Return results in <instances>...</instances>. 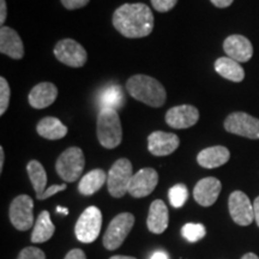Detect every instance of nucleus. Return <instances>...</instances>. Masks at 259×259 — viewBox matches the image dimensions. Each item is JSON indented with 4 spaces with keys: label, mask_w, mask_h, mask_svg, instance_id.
<instances>
[{
    "label": "nucleus",
    "mask_w": 259,
    "mask_h": 259,
    "mask_svg": "<svg viewBox=\"0 0 259 259\" xmlns=\"http://www.w3.org/2000/svg\"><path fill=\"white\" fill-rule=\"evenodd\" d=\"M229 157H231V153L228 149L222 145H215V147L206 148L200 151L197 156V162L203 168L211 169V168H218L226 164L229 161Z\"/></svg>",
    "instance_id": "nucleus-20"
},
{
    "label": "nucleus",
    "mask_w": 259,
    "mask_h": 259,
    "mask_svg": "<svg viewBox=\"0 0 259 259\" xmlns=\"http://www.w3.org/2000/svg\"><path fill=\"white\" fill-rule=\"evenodd\" d=\"M54 56L60 63L71 67H82L88 59L84 47L72 38H65L58 42L54 47Z\"/></svg>",
    "instance_id": "nucleus-10"
},
{
    "label": "nucleus",
    "mask_w": 259,
    "mask_h": 259,
    "mask_svg": "<svg viewBox=\"0 0 259 259\" xmlns=\"http://www.w3.org/2000/svg\"><path fill=\"white\" fill-rule=\"evenodd\" d=\"M57 211L58 212H63L64 213V215H67V213H69V210H67L66 208H61V206H58V208H57Z\"/></svg>",
    "instance_id": "nucleus-42"
},
{
    "label": "nucleus",
    "mask_w": 259,
    "mask_h": 259,
    "mask_svg": "<svg viewBox=\"0 0 259 259\" xmlns=\"http://www.w3.org/2000/svg\"><path fill=\"white\" fill-rule=\"evenodd\" d=\"M97 138L106 149H114L121 143V122L118 112L114 109H100L97 114Z\"/></svg>",
    "instance_id": "nucleus-3"
},
{
    "label": "nucleus",
    "mask_w": 259,
    "mask_h": 259,
    "mask_svg": "<svg viewBox=\"0 0 259 259\" xmlns=\"http://www.w3.org/2000/svg\"><path fill=\"white\" fill-rule=\"evenodd\" d=\"M10 221L18 231H28L34 225V202L27 194H21L10 205Z\"/></svg>",
    "instance_id": "nucleus-8"
},
{
    "label": "nucleus",
    "mask_w": 259,
    "mask_h": 259,
    "mask_svg": "<svg viewBox=\"0 0 259 259\" xmlns=\"http://www.w3.org/2000/svg\"><path fill=\"white\" fill-rule=\"evenodd\" d=\"M210 2H211L212 5H215L216 8L225 9V8H228V6H231L234 0H210Z\"/></svg>",
    "instance_id": "nucleus-36"
},
{
    "label": "nucleus",
    "mask_w": 259,
    "mask_h": 259,
    "mask_svg": "<svg viewBox=\"0 0 259 259\" xmlns=\"http://www.w3.org/2000/svg\"><path fill=\"white\" fill-rule=\"evenodd\" d=\"M135 225V216L130 212H121L116 215L109 223L103 235V246L109 251L119 248L127 238Z\"/></svg>",
    "instance_id": "nucleus-5"
},
{
    "label": "nucleus",
    "mask_w": 259,
    "mask_h": 259,
    "mask_svg": "<svg viewBox=\"0 0 259 259\" xmlns=\"http://www.w3.org/2000/svg\"><path fill=\"white\" fill-rule=\"evenodd\" d=\"M113 25L125 37H145L150 35L154 29L153 11L142 3L124 4L115 10Z\"/></svg>",
    "instance_id": "nucleus-1"
},
{
    "label": "nucleus",
    "mask_w": 259,
    "mask_h": 259,
    "mask_svg": "<svg viewBox=\"0 0 259 259\" xmlns=\"http://www.w3.org/2000/svg\"><path fill=\"white\" fill-rule=\"evenodd\" d=\"M107 174L102 169H94L82 177L78 184V191L83 196H92L96 193L103 184L107 183Z\"/></svg>",
    "instance_id": "nucleus-25"
},
{
    "label": "nucleus",
    "mask_w": 259,
    "mask_h": 259,
    "mask_svg": "<svg viewBox=\"0 0 259 259\" xmlns=\"http://www.w3.org/2000/svg\"><path fill=\"white\" fill-rule=\"evenodd\" d=\"M180 139L177 135L155 131L148 137V149L155 156H167L179 148Z\"/></svg>",
    "instance_id": "nucleus-14"
},
{
    "label": "nucleus",
    "mask_w": 259,
    "mask_h": 259,
    "mask_svg": "<svg viewBox=\"0 0 259 259\" xmlns=\"http://www.w3.org/2000/svg\"><path fill=\"white\" fill-rule=\"evenodd\" d=\"M241 259H259V257L254 253H246Z\"/></svg>",
    "instance_id": "nucleus-40"
},
{
    "label": "nucleus",
    "mask_w": 259,
    "mask_h": 259,
    "mask_svg": "<svg viewBox=\"0 0 259 259\" xmlns=\"http://www.w3.org/2000/svg\"><path fill=\"white\" fill-rule=\"evenodd\" d=\"M181 235L187 241L197 242L206 235V229L200 223H187L181 228Z\"/></svg>",
    "instance_id": "nucleus-28"
},
{
    "label": "nucleus",
    "mask_w": 259,
    "mask_h": 259,
    "mask_svg": "<svg viewBox=\"0 0 259 259\" xmlns=\"http://www.w3.org/2000/svg\"><path fill=\"white\" fill-rule=\"evenodd\" d=\"M56 232V227L51 220V213L46 211H42L35 222L34 231L31 233V241L34 244H42L46 242L53 236Z\"/></svg>",
    "instance_id": "nucleus-23"
},
{
    "label": "nucleus",
    "mask_w": 259,
    "mask_h": 259,
    "mask_svg": "<svg viewBox=\"0 0 259 259\" xmlns=\"http://www.w3.org/2000/svg\"><path fill=\"white\" fill-rule=\"evenodd\" d=\"M4 161H5L4 149H3V147H0V171H3V168H4Z\"/></svg>",
    "instance_id": "nucleus-39"
},
{
    "label": "nucleus",
    "mask_w": 259,
    "mask_h": 259,
    "mask_svg": "<svg viewBox=\"0 0 259 259\" xmlns=\"http://www.w3.org/2000/svg\"><path fill=\"white\" fill-rule=\"evenodd\" d=\"M0 52L12 59H22L24 56V46L18 32L3 25L0 29Z\"/></svg>",
    "instance_id": "nucleus-17"
},
{
    "label": "nucleus",
    "mask_w": 259,
    "mask_h": 259,
    "mask_svg": "<svg viewBox=\"0 0 259 259\" xmlns=\"http://www.w3.org/2000/svg\"><path fill=\"white\" fill-rule=\"evenodd\" d=\"M36 131L41 137L50 139V141H58L67 135L66 126L54 116H46L41 119L36 126Z\"/></svg>",
    "instance_id": "nucleus-21"
},
{
    "label": "nucleus",
    "mask_w": 259,
    "mask_h": 259,
    "mask_svg": "<svg viewBox=\"0 0 259 259\" xmlns=\"http://www.w3.org/2000/svg\"><path fill=\"white\" fill-rule=\"evenodd\" d=\"M225 128L229 134H234L250 139H259V119L247 113L235 112L227 116Z\"/></svg>",
    "instance_id": "nucleus-9"
},
{
    "label": "nucleus",
    "mask_w": 259,
    "mask_h": 259,
    "mask_svg": "<svg viewBox=\"0 0 259 259\" xmlns=\"http://www.w3.org/2000/svg\"><path fill=\"white\" fill-rule=\"evenodd\" d=\"M17 259H46V254L40 248L29 246L19 252Z\"/></svg>",
    "instance_id": "nucleus-30"
},
{
    "label": "nucleus",
    "mask_w": 259,
    "mask_h": 259,
    "mask_svg": "<svg viewBox=\"0 0 259 259\" xmlns=\"http://www.w3.org/2000/svg\"><path fill=\"white\" fill-rule=\"evenodd\" d=\"M253 211H254V220L259 227V197H257L253 203Z\"/></svg>",
    "instance_id": "nucleus-38"
},
{
    "label": "nucleus",
    "mask_w": 259,
    "mask_h": 259,
    "mask_svg": "<svg viewBox=\"0 0 259 259\" xmlns=\"http://www.w3.org/2000/svg\"><path fill=\"white\" fill-rule=\"evenodd\" d=\"M89 0H61V4L67 10H77L88 5Z\"/></svg>",
    "instance_id": "nucleus-33"
},
{
    "label": "nucleus",
    "mask_w": 259,
    "mask_h": 259,
    "mask_svg": "<svg viewBox=\"0 0 259 259\" xmlns=\"http://www.w3.org/2000/svg\"><path fill=\"white\" fill-rule=\"evenodd\" d=\"M170 205L173 208H183L185 205L187 198H189V190L184 184H177L168 192Z\"/></svg>",
    "instance_id": "nucleus-27"
},
{
    "label": "nucleus",
    "mask_w": 259,
    "mask_h": 259,
    "mask_svg": "<svg viewBox=\"0 0 259 259\" xmlns=\"http://www.w3.org/2000/svg\"><path fill=\"white\" fill-rule=\"evenodd\" d=\"M27 171L31 185L36 192V197L41 196L47 189V173L44 166L38 161L32 160L27 164Z\"/></svg>",
    "instance_id": "nucleus-26"
},
{
    "label": "nucleus",
    "mask_w": 259,
    "mask_h": 259,
    "mask_svg": "<svg viewBox=\"0 0 259 259\" xmlns=\"http://www.w3.org/2000/svg\"><path fill=\"white\" fill-rule=\"evenodd\" d=\"M64 190H66V184H61V185H52L51 187L46 189V191H45L41 196L36 197V198L40 200H45V199L50 198V197H52V196H54V194L61 192V191H64Z\"/></svg>",
    "instance_id": "nucleus-32"
},
{
    "label": "nucleus",
    "mask_w": 259,
    "mask_h": 259,
    "mask_svg": "<svg viewBox=\"0 0 259 259\" xmlns=\"http://www.w3.org/2000/svg\"><path fill=\"white\" fill-rule=\"evenodd\" d=\"M6 15H8V6H6V2L5 0H0V24L5 23Z\"/></svg>",
    "instance_id": "nucleus-35"
},
{
    "label": "nucleus",
    "mask_w": 259,
    "mask_h": 259,
    "mask_svg": "<svg viewBox=\"0 0 259 259\" xmlns=\"http://www.w3.org/2000/svg\"><path fill=\"white\" fill-rule=\"evenodd\" d=\"M84 154L82 149L72 147L66 149L63 154L58 157L56 162V169L58 176L66 183H73L78 180L84 169Z\"/></svg>",
    "instance_id": "nucleus-4"
},
{
    "label": "nucleus",
    "mask_w": 259,
    "mask_h": 259,
    "mask_svg": "<svg viewBox=\"0 0 259 259\" xmlns=\"http://www.w3.org/2000/svg\"><path fill=\"white\" fill-rule=\"evenodd\" d=\"M198 120L199 111L191 105L176 106L166 114V122L173 128H189Z\"/></svg>",
    "instance_id": "nucleus-13"
},
{
    "label": "nucleus",
    "mask_w": 259,
    "mask_h": 259,
    "mask_svg": "<svg viewBox=\"0 0 259 259\" xmlns=\"http://www.w3.org/2000/svg\"><path fill=\"white\" fill-rule=\"evenodd\" d=\"M99 105L101 109L109 108L116 111L121 108L125 105V94L121 87L118 84H111L102 89L99 96Z\"/></svg>",
    "instance_id": "nucleus-24"
},
{
    "label": "nucleus",
    "mask_w": 259,
    "mask_h": 259,
    "mask_svg": "<svg viewBox=\"0 0 259 259\" xmlns=\"http://www.w3.org/2000/svg\"><path fill=\"white\" fill-rule=\"evenodd\" d=\"M223 50L231 59L246 63L253 56V47L247 37L242 35H231L223 42Z\"/></svg>",
    "instance_id": "nucleus-15"
},
{
    "label": "nucleus",
    "mask_w": 259,
    "mask_h": 259,
    "mask_svg": "<svg viewBox=\"0 0 259 259\" xmlns=\"http://www.w3.org/2000/svg\"><path fill=\"white\" fill-rule=\"evenodd\" d=\"M178 0H151V5L158 12H168L177 5Z\"/></svg>",
    "instance_id": "nucleus-31"
},
{
    "label": "nucleus",
    "mask_w": 259,
    "mask_h": 259,
    "mask_svg": "<svg viewBox=\"0 0 259 259\" xmlns=\"http://www.w3.org/2000/svg\"><path fill=\"white\" fill-rule=\"evenodd\" d=\"M169 223V213L163 200L156 199L151 203L147 220L148 229L154 234H162Z\"/></svg>",
    "instance_id": "nucleus-19"
},
{
    "label": "nucleus",
    "mask_w": 259,
    "mask_h": 259,
    "mask_svg": "<svg viewBox=\"0 0 259 259\" xmlns=\"http://www.w3.org/2000/svg\"><path fill=\"white\" fill-rule=\"evenodd\" d=\"M127 93L134 99L150 107H161L167 99L166 89L153 77L135 74L126 83Z\"/></svg>",
    "instance_id": "nucleus-2"
},
{
    "label": "nucleus",
    "mask_w": 259,
    "mask_h": 259,
    "mask_svg": "<svg viewBox=\"0 0 259 259\" xmlns=\"http://www.w3.org/2000/svg\"><path fill=\"white\" fill-rule=\"evenodd\" d=\"M57 97V87L53 83L42 82L31 89V92L29 93L28 100L31 107L36 109H44L56 101Z\"/></svg>",
    "instance_id": "nucleus-18"
},
{
    "label": "nucleus",
    "mask_w": 259,
    "mask_h": 259,
    "mask_svg": "<svg viewBox=\"0 0 259 259\" xmlns=\"http://www.w3.org/2000/svg\"><path fill=\"white\" fill-rule=\"evenodd\" d=\"M109 259H137L135 257H128V255H113Z\"/></svg>",
    "instance_id": "nucleus-41"
},
{
    "label": "nucleus",
    "mask_w": 259,
    "mask_h": 259,
    "mask_svg": "<svg viewBox=\"0 0 259 259\" xmlns=\"http://www.w3.org/2000/svg\"><path fill=\"white\" fill-rule=\"evenodd\" d=\"M229 213L233 221L239 226H250L254 220L253 204L241 191H234L228 200Z\"/></svg>",
    "instance_id": "nucleus-11"
},
{
    "label": "nucleus",
    "mask_w": 259,
    "mask_h": 259,
    "mask_svg": "<svg viewBox=\"0 0 259 259\" xmlns=\"http://www.w3.org/2000/svg\"><path fill=\"white\" fill-rule=\"evenodd\" d=\"M158 183V174L154 168H143L134 174L128 186V193L135 198H143L153 193Z\"/></svg>",
    "instance_id": "nucleus-12"
},
{
    "label": "nucleus",
    "mask_w": 259,
    "mask_h": 259,
    "mask_svg": "<svg viewBox=\"0 0 259 259\" xmlns=\"http://www.w3.org/2000/svg\"><path fill=\"white\" fill-rule=\"evenodd\" d=\"M215 70L223 78L239 83L245 78V71L238 61L231 59L229 57L219 58L215 61Z\"/></svg>",
    "instance_id": "nucleus-22"
},
{
    "label": "nucleus",
    "mask_w": 259,
    "mask_h": 259,
    "mask_svg": "<svg viewBox=\"0 0 259 259\" xmlns=\"http://www.w3.org/2000/svg\"><path fill=\"white\" fill-rule=\"evenodd\" d=\"M150 259H169V255H168L166 251L158 250L155 251L154 253L150 255Z\"/></svg>",
    "instance_id": "nucleus-37"
},
{
    "label": "nucleus",
    "mask_w": 259,
    "mask_h": 259,
    "mask_svg": "<svg viewBox=\"0 0 259 259\" xmlns=\"http://www.w3.org/2000/svg\"><path fill=\"white\" fill-rule=\"evenodd\" d=\"M222 190L221 181L216 178L209 177L199 180L194 186L193 197L202 206H211L216 202Z\"/></svg>",
    "instance_id": "nucleus-16"
},
{
    "label": "nucleus",
    "mask_w": 259,
    "mask_h": 259,
    "mask_svg": "<svg viewBox=\"0 0 259 259\" xmlns=\"http://www.w3.org/2000/svg\"><path fill=\"white\" fill-rule=\"evenodd\" d=\"M102 213L96 206H89L82 212L74 226V234L80 242H94L101 232Z\"/></svg>",
    "instance_id": "nucleus-7"
},
{
    "label": "nucleus",
    "mask_w": 259,
    "mask_h": 259,
    "mask_svg": "<svg viewBox=\"0 0 259 259\" xmlns=\"http://www.w3.org/2000/svg\"><path fill=\"white\" fill-rule=\"evenodd\" d=\"M64 259H87V255L82 250H79V248H73V250H71L69 253L66 254V257Z\"/></svg>",
    "instance_id": "nucleus-34"
},
{
    "label": "nucleus",
    "mask_w": 259,
    "mask_h": 259,
    "mask_svg": "<svg viewBox=\"0 0 259 259\" xmlns=\"http://www.w3.org/2000/svg\"><path fill=\"white\" fill-rule=\"evenodd\" d=\"M132 177V164L127 158H120L114 162L107 177L108 192L114 198H121L128 192V186Z\"/></svg>",
    "instance_id": "nucleus-6"
},
{
    "label": "nucleus",
    "mask_w": 259,
    "mask_h": 259,
    "mask_svg": "<svg viewBox=\"0 0 259 259\" xmlns=\"http://www.w3.org/2000/svg\"><path fill=\"white\" fill-rule=\"evenodd\" d=\"M10 96H11V90H10L8 80L2 77L0 78V115H4V113L8 111Z\"/></svg>",
    "instance_id": "nucleus-29"
}]
</instances>
